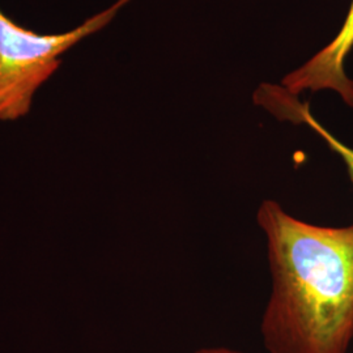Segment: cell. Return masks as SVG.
I'll return each instance as SVG.
<instances>
[{
	"mask_svg": "<svg viewBox=\"0 0 353 353\" xmlns=\"http://www.w3.org/2000/svg\"><path fill=\"white\" fill-rule=\"evenodd\" d=\"M271 294L261 334L268 353H348L353 341V224L321 227L265 199Z\"/></svg>",
	"mask_w": 353,
	"mask_h": 353,
	"instance_id": "1",
	"label": "cell"
},
{
	"mask_svg": "<svg viewBox=\"0 0 353 353\" xmlns=\"http://www.w3.org/2000/svg\"><path fill=\"white\" fill-rule=\"evenodd\" d=\"M130 0H118L84 24L59 34H39L16 24L0 10V119L28 114L33 97L55 71L61 58L81 39L108 26Z\"/></svg>",
	"mask_w": 353,
	"mask_h": 353,
	"instance_id": "2",
	"label": "cell"
},
{
	"mask_svg": "<svg viewBox=\"0 0 353 353\" xmlns=\"http://www.w3.org/2000/svg\"><path fill=\"white\" fill-rule=\"evenodd\" d=\"M352 49L353 0L338 36L301 67L285 76L281 87L297 97L303 90L331 89L353 108V81L344 70V63Z\"/></svg>",
	"mask_w": 353,
	"mask_h": 353,
	"instance_id": "3",
	"label": "cell"
},
{
	"mask_svg": "<svg viewBox=\"0 0 353 353\" xmlns=\"http://www.w3.org/2000/svg\"><path fill=\"white\" fill-rule=\"evenodd\" d=\"M254 102L263 106L280 121H288L296 125H305L326 141L330 150L335 152L345 165L347 173L353 183V148L335 138L326 127L322 126L310 112L307 102H301L287 89L280 85L262 84L254 93Z\"/></svg>",
	"mask_w": 353,
	"mask_h": 353,
	"instance_id": "4",
	"label": "cell"
},
{
	"mask_svg": "<svg viewBox=\"0 0 353 353\" xmlns=\"http://www.w3.org/2000/svg\"><path fill=\"white\" fill-rule=\"evenodd\" d=\"M194 353H243L237 351V350H232L227 347H205V348H199L198 351Z\"/></svg>",
	"mask_w": 353,
	"mask_h": 353,
	"instance_id": "5",
	"label": "cell"
}]
</instances>
